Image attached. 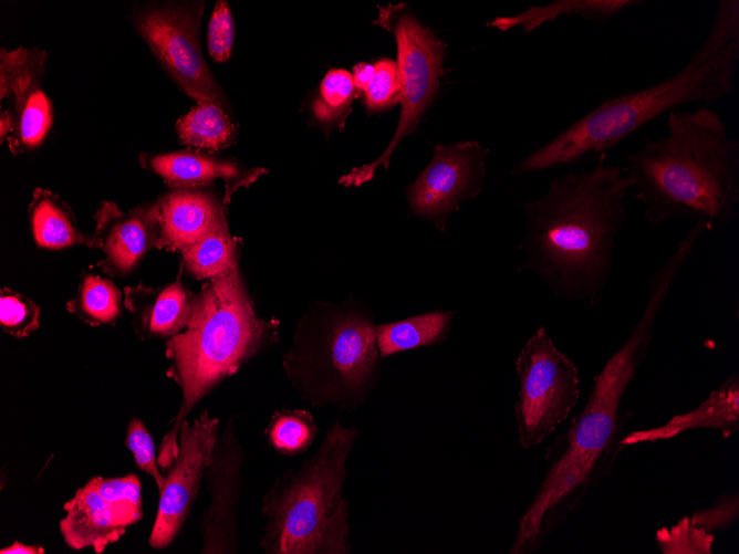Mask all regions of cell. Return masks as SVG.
Here are the masks:
<instances>
[{"instance_id": "37", "label": "cell", "mask_w": 739, "mask_h": 554, "mask_svg": "<svg viewBox=\"0 0 739 554\" xmlns=\"http://www.w3.org/2000/svg\"><path fill=\"white\" fill-rule=\"evenodd\" d=\"M373 74L374 64L361 62L354 65L352 77L357 92L366 91Z\"/></svg>"}, {"instance_id": "35", "label": "cell", "mask_w": 739, "mask_h": 554, "mask_svg": "<svg viewBox=\"0 0 739 554\" xmlns=\"http://www.w3.org/2000/svg\"><path fill=\"white\" fill-rule=\"evenodd\" d=\"M235 41V22L228 2L217 1L208 23L207 48L216 62L229 60Z\"/></svg>"}, {"instance_id": "17", "label": "cell", "mask_w": 739, "mask_h": 554, "mask_svg": "<svg viewBox=\"0 0 739 554\" xmlns=\"http://www.w3.org/2000/svg\"><path fill=\"white\" fill-rule=\"evenodd\" d=\"M124 306L138 338H170L180 333L190 316L194 296L184 284L173 282L163 288L138 283L123 290Z\"/></svg>"}, {"instance_id": "23", "label": "cell", "mask_w": 739, "mask_h": 554, "mask_svg": "<svg viewBox=\"0 0 739 554\" xmlns=\"http://www.w3.org/2000/svg\"><path fill=\"white\" fill-rule=\"evenodd\" d=\"M124 293L112 280L84 272L76 294L66 302V310L91 326L115 325L123 315Z\"/></svg>"}, {"instance_id": "28", "label": "cell", "mask_w": 739, "mask_h": 554, "mask_svg": "<svg viewBox=\"0 0 739 554\" xmlns=\"http://www.w3.org/2000/svg\"><path fill=\"white\" fill-rule=\"evenodd\" d=\"M320 428L312 414L304 409L275 411L264 435L270 447L282 456L304 453L313 443Z\"/></svg>"}, {"instance_id": "6", "label": "cell", "mask_w": 739, "mask_h": 554, "mask_svg": "<svg viewBox=\"0 0 739 554\" xmlns=\"http://www.w3.org/2000/svg\"><path fill=\"white\" fill-rule=\"evenodd\" d=\"M337 419L313 456L275 477L262 495L266 526L259 547L267 554H350L351 527L343 487L358 437Z\"/></svg>"}, {"instance_id": "19", "label": "cell", "mask_w": 739, "mask_h": 554, "mask_svg": "<svg viewBox=\"0 0 739 554\" xmlns=\"http://www.w3.org/2000/svg\"><path fill=\"white\" fill-rule=\"evenodd\" d=\"M63 510L65 515L60 520L59 527L65 544L72 550L92 547L101 554L126 532L90 480L64 503Z\"/></svg>"}, {"instance_id": "30", "label": "cell", "mask_w": 739, "mask_h": 554, "mask_svg": "<svg viewBox=\"0 0 739 554\" xmlns=\"http://www.w3.org/2000/svg\"><path fill=\"white\" fill-rule=\"evenodd\" d=\"M357 93L352 74L343 69L330 70L320 83L319 96L313 103L315 117L323 123L342 118Z\"/></svg>"}, {"instance_id": "33", "label": "cell", "mask_w": 739, "mask_h": 554, "mask_svg": "<svg viewBox=\"0 0 739 554\" xmlns=\"http://www.w3.org/2000/svg\"><path fill=\"white\" fill-rule=\"evenodd\" d=\"M402 93L397 62L383 58L374 63V74L364 94L367 108L372 112L387 109L399 103Z\"/></svg>"}, {"instance_id": "32", "label": "cell", "mask_w": 739, "mask_h": 554, "mask_svg": "<svg viewBox=\"0 0 739 554\" xmlns=\"http://www.w3.org/2000/svg\"><path fill=\"white\" fill-rule=\"evenodd\" d=\"M655 540L663 554H711L715 536L685 516L670 527L657 530Z\"/></svg>"}, {"instance_id": "15", "label": "cell", "mask_w": 739, "mask_h": 554, "mask_svg": "<svg viewBox=\"0 0 739 554\" xmlns=\"http://www.w3.org/2000/svg\"><path fill=\"white\" fill-rule=\"evenodd\" d=\"M156 203L157 249L179 251L228 228L223 205L202 188L171 189Z\"/></svg>"}, {"instance_id": "8", "label": "cell", "mask_w": 739, "mask_h": 554, "mask_svg": "<svg viewBox=\"0 0 739 554\" xmlns=\"http://www.w3.org/2000/svg\"><path fill=\"white\" fill-rule=\"evenodd\" d=\"M377 10L373 23L389 32L396 42L402 84L400 114L393 138L383 154L341 177L339 184L345 187H360L372 180L378 167L388 168L399 142L418 129L421 117L438 92L443 74L446 43L424 27L406 3L377 6Z\"/></svg>"}, {"instance_id": "20", "label": "cell", "mask_w": 739, "mask_h": 554, "mask_svg": "<svg viewBox=\"0 0 739 554\" xmlns=\"http://www.w3.org/2000/svg\"><path fill=\"white\" fill-rule=\"evenodd\" d=\"M28 215L32 239L41 249H100L97 237L84 232L71 207L48 189L37 188L33 191Z\"/></svg>"}, {"instance_id": "18", "label": "cell", "mask_w": 739, "mask_h": 554, "mask_svg": "<svg viewBox=\"0 0 739 554\" xmlns=\"http://www.w3.org/2000/svg\"><path fill=\"white\" fill-rule=\"evenodd\" d=\"M711 428L729 438L739 428V377L729 376L695 409L673 417L664 426L637 430L618 441L621 446L670 439L686 430Z\"/></svg>"}, {"instance_id": "2", "label": "cell", "mask_w": 739, "mask_h": 554, "mask_svg": "<svg viewBox=\"0 0 739 554\" xmlns=\"http://www.w3.org/2000/svg\"><path fill=\"white\" fill-rule=\"evenodd\" d=\"M675 278V270L666 265L654 273L637 324L594 376L583 410L548 450L550 466L519 519L509 553L538 550L591 484L617 432L620 404L647 354L655 321Z\"/></svg>"}, {"instance_id": "38", "label": "cell", "mask_w": 739, "mask_h": 554, "mask_svg": "<svg viewBox=\"0 0 739 554\" xmlns=\"http://www.w3.org/2000/svg\"><path fill=\"white\" fill-rule=\"evenodd\" d=\"M1 554H43L44 548L37 545H27L22 542L14 541L11 545L1 548Z\"/></svg>"}, {"instance_id": "14", "label": "cell", "mask_w": 739, "mask_h": 554, "mask_svg": "<svg viewBox=\"0 0 739 554\" xmlns=\"http://www.w3.org/2000/svg\"><path fill=\"white\" fill-rule=\"evenodd\" d=\"M94 220V234L104 255L96 265L111 278L129 275L147 252L157 247L155 201L127 211L114 201H102Z\"/></svg>"}, {"instance_id": "29", "label": "cell", "mask_w": 739, "mask_h": 554, "mask_svg": "<svg viewBox=\"0 0 739 554\" xmlns=\"http://www.w3.org/2000/svg\"><path fill=\"white\" fill-rule=\"evenodd\" d=\"M90 481L121 525L127 529L142 520V484L136 474L118 478L93 477Z\"/></svg>"}, {"instance_id": "4", "label": "cell", "mask_w": 739, "mask_h": 554, "mask_svg": "<svg viewBox=\"0 0 739 554\" xmlns=\"http://www.w3.org/2000/svg\"><path fill=\"white\" fill-rule=\"evenodd\" d=\"M739 64V1L719 0L705 41L672 76L607 98L528 155L512 175L597 158L664 113L733 94Z\"/></svg>"}, {"instance_id": "34", "label": "cell", "mask_w": 739, "mask_h": 554, "mask_svg": "<svg viewBox=\"0 0 739 554\" xmlns=\"http://www.w3.org/2000/svg\"><path fill=\"white\" fill-rule=\"evenodd\" d=\"M125 445L133 453L136 466L154 479L160 491L165 483V474L158 466L154 439L139 418L129 419Z\"/></svg>"}, {"instance_id": "22", "label": "cell", "mask_w": 739, "mask_h": 554, "mask_svg": "<svg viewBox=\"0 0 739 554\" xmlns=\"http://www.w3.org/2000/svg\"><path fill=\"white\" fill-rule=\"evenodd\" d=\"M454 315L452 311L439 310L376 325L381 357L445 342L450 334Z\"/></svg>"}, {"instance_id": "5", "label": "cell", "mask_w": 739, "mask_h": 554, "mask_svg": "<svg viewBox=\"0 0 739 554\" xmlns=\"http://www.w3.org/2000/svg\"><path fill=\"white\" fill-rule=\"evenodd\" d=\"M277 325L257 315L238 268L209 280L195 294L185 328L165 344L170 363L167 376L179 386L183 399L158 449L157 461L164 473L177 456L180 427L190 410L273 342Z\"/></svg>"}, {"instance_id": "21", "label": "cell", "mask_w": 739, "mask_h": 554, "mask_svg": "<svg viewBox=\"0 0 739 554\" xmlns=\"http://www.w3.org/2000/svg\"><path fill=\"white\" fill-rule=\"evenodd\" d=\"M643 3L639 0H559L544 6H533L513 15L497 17L487 23L500 31L520 27L531 33L545 22L561 15H579L592 22H604L625 9Z\"/></svg>"}, {"instance_id": "11", "label": "cell", "mask_w": 739, "mask_h": 554, "mask_svg": "<svg viewBox=\"0 0 739 554\" xmlns=\"http://www.w3.org/2000/svg\"><path fill=\"white\" fill-rule=\"evenodd\" d=\"M488 154L476 140L437 144L428 165L407 187L412 211L444 232L450 215L482 191Z\"/></svg>"}, {"instance_id": "12", "label": "cell", "mask_w": 739, "mask_h": 554, "mask_svg": "<svg viewBox=\"0 0 739 554\" xmlns=\"http://www.w3.org/2000/svg\"><path fill=\"white\" fill-rule=\"evenodd\" d=\"M220 432V419L207 410L192 422L184 420L177 456L164 473L165 483L148 543L154 548L169 546L179 534L197 499Z\"/></svg>"}, {"instance_id": "10", "label": "cell", "mask_w": 739, "mask_h": 554, "mask_svg": "<svg viewBox=\"0 0 739 554\" xmlns=\"http://www.w3.org/2000/svg\"><path fill=\"white\" fill-rule=\"evenodd\" d=\"M204 6L202 1L148 3L135 12L134 25L184 93L197 103H214L230 113L199 43Z\"/></svg>"}, {"instance_id": "26", "label": "cell", "mask_w": 739, "mask_h": 554, "mask_svg": "<svg viewBox=\"0 0 739 554\" xmlns=\"http://www.w3.org/2000/svg\"><path fill=\"white\" fill-rule=\"evenodd\" d=\"M239 239L225 228L184 249L183 268L196 279L212 280L238 268Z\"/></svg>"}, {"instance_id": "13", "label": "cell", "mask_w": 739, "mask_h": 554, "mask_svg": "<svg viewBox=\"0 0 739 554\" xmlns=\"http://www.w3.org/2000/svg\"><path fill=\"white\" fill-rule=\"evenodd\" d=\"M238 417L220 430L205 481L209 503L200 519L202 554H232L238 548L237 505L246 457L238 437Z\"/></svg>"}, {"instance_id": "25", "label": "cell", "mask_w": 739, "mask_h": 554, "mask_svg": "<svg viewBox=\"0 0 739 554\" xmlns=\"http://www.w3.org/2000/svg\"><path fill=\"white\" fill-rule=\"evenodd\" d=\"M181 144L195 149L219 150L237 135L229 113L214 103H197L175 126Z\"/></svg>"}, {"instance_id": "39", "label": "cell", "mask_w": 739, "mask_h": 554, "mask_svg": "<svg viewBox=\"0 0 739 554\" xmlns=\"http://www.w3.org/2000/svg\"><path fill=\"white\" fill-rule=\"evenodd\" d=\"M12 113L10 109L2 111L0 114V140L1 144L8 138L12 130Z\"/></svg>"}, {"instance_id": "9", "label": "cell", "mask_w": 739, "mask_h": 554, "mask_svg": "<svg viewBox=\"0 0 739 554\" xmlns=\"http://www.w3.org/2000/svg\"><path fill=\"white\" fill-rule=\"evenodd\" d=\"M519 379L514 418L522 448L539 446L571 414L580 397V373L558 349L543 326L525 342L514 362Z\"/></svg>"}, {"instance_id": "31", "label": "cell", "mask_w": 739, "mask_h": 554, "mask_svg": "<svg viewBox=\"0 0 739 554\" xmlns=\"http://www.w3.org/2000/svg\"><path fill=\"white\" fill-rule=\"evenodd\" d=\"M41 310L28 296L8 288L0 291V327L15 338L29 336L40 325Z\"/></svg>"}, {"instance_id": "24", "label": "cell", "mask_w": 739, "mask_h": 554, "mask_svg": "<svg viewBox=\"0 0 739 554\" xmlns=\"http://www.w3.org/2000/svg\"><path fill=\"white\" fill-rule=\"evenodd\" d=\"M12 105L13 125L7 144L13 155H19L44 142L53 124V105L41 86L13 100Z\"/></svg>"}, {"instance_id": "1", "label": "cell", "mask_w": 739, "mask_h": 554, "mask_svg": "<svg viewBox=\"0 0 739 554\" xmlns=\"http://www.w3.org/2000/svg\"><path fill=\"white\" fill-rule=\"evenodd\" d=\"M592 168L551 179L548 191L523 205L522 270L553 294L592 303L611 280L616 238L626 220L632 184L624 167L601 154Z\"/></svg>"}, {"instance_id": "16", "label": "cell", "mask_w": 739, "mask_h": 554, "mask_svg": "<svg viewBox=\"0 0 739 554\" xmlns=\"http://www.w3.org/2000/svg\"><path fill=\"white\" fill-rule=\"evenodd\" d=\"M138 159L144 169L159 176L171 189L204 188L221 179L226 202L262 173V169H248L237 161L199 151L140 153Z\"/></svg>"}, {"instance_id": "7", "label": "cell", "mask_w": 739, "mask_h": 554, "mask_svg": "<svg viewBox=\"0 0 739 554\" xmlns=\"http://www.w3.org/2000/svg\"><path fill=\"white\" fill-rule=\"evenodd\" d=\"M381 359L372 313L354 302L320 303L299 321L283 366L311 406L356 410L377 383Z\"/></svg>"}, {"instance_id": "3", "label": "cell", "mask_w": 739, "mask_h": 554, "mask_svg": "<svg viewBox=\"0 0 739 554\" xmlns=\"http://www.w3.org/2000/svg\"><path fill=\"white\" fill-rule=\"evenodd\" d=\"M667 135L624 154L625 175L636 188L645 220L672 218L729 226L739 203V142L709 106L667 114Z\"/></svg>"}, {"instance_id": "36", "label": "cell", "mask_w": 739, "mask_h": 554, "mask_svg": "<svg viewBox=\"0 0 739 554\" xmlns=\"http://www.w3.org/2000/svg\"><path fill=\"white\" fill-rule=\"evenodd\" d=\"M739 516V495L721 494L709 508L699 510L689 516L690 522L707 532L724 531L730 527Z\"/></svg>"}, {"instance_id": "27", "label": "cell", "mask_w": 739, "mask_h": 554, "mask_svg": "<svg viewBox=\"0 0 739 554\" xmlns=\"http://www.w3.org/2000/svg\"><path fill=\"white\" fill-rule=\"evenodd\" d=\"M46 54L32 48L1 49L0 98L15 100L34 87L41 86Z\"/></svg>"}]
</instances>
